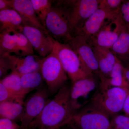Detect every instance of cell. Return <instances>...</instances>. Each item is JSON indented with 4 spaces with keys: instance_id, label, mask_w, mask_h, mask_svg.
<instances>
[{
    "instance_id": "8992f818",
    "label": "cell",
    "mask_w": 129,
    "mask_h": 129,
    "mask_svg": "<svg viewBox=\"0 0 129 129\" xmlns=\"http://www.w3.org/2000/svg\"><path fill=\"white\" fill-rule=\"evenodd\" d=\"M40 72L51 95L56 94L68 80V75L57 55L52 51L42 59Z\"/></svg>"
},
{
    "instance_id": "cb8c5ba5",
    "label": "cell",
    "mask_w": 129,
    "mask_h": 129,
    "mask_svg": "<svg viewBox=\"0 0 129 129\" xmlns=\"http://www.w3.org/2000/svg\"><path fill=\"white\" fill-rule=\"evenodd\" d=\"M31 1L37 17L42 24L45 28L46 19L50 11L53 1L50 0Z\"/></svg>"
},
{
    "instance_id": "6da1fadb",
    "label": "cell",
    "mask_w": 129,
    "mask_h": 129,
    "mask_svg": "<svg viewBox=\"0 0 129 129\" xmlns=\"http://www.w3.org/2000/svg\"><path fill=\"white\" fill-rule=\"evenodd\" d=\"M70 90L71 88L63 86L28 128L59 129L67 125L75 113L83 107L72 100Z\"/></svg>"
},
{
    "instance_id": "4dcf8cb0",
    "label": "cell",
    "mask_w": 129,
    "mask_h": 129,
    "mask_svg": "<svg viewBox=\"0 0 129 129\" xmlns=\"http://www.w3.org/2000/svg\"><path fill=\"white\" fill-rule=\"evenodd\" d=\"M0 129H21L19 125L13 120L8 119L0 118Z\"/></svg>"
},
{
    "instance_id": "4316f807",
    "label": "cell",
    "mask_w": 129,
    "mask_h": 129,
    "mask_svg": "<svg viewBox=\"0 0 129 129\" xmlns=\"http://www.w3.org/2000/svg\"><path fill=\"white\" fill-rule=\"evenodd\" d=\"M112 129H129V117L117 114L111 118Z\"/></svg>"
},
{
    "instance_id": "5bb4252c",
    "label": "cell",
    "mask_w": 129,
    "mask_h": 129,
    "mask_svg": "<svg viewBox=\"0 0 129 129\" xmlns=\"http://www.w3.org/2000/svg\"><path fill=\"white\" fill-rule=\"evenodd\" d=\"M13 9L21 16L23 25L38 28L48 34L37 17L31 0H13Z\"/></svg>"
},
{
    "instance_id": "7402d4cb",
    "label": "cell",
    "mask_w": 129,
    "mask_h": 129,
    "mask_svg": "<svg viewBox=\"0 0 129 129\" xmlns=\"http://www.w3.org/2000/svg\"><path fill=\"white\" fill-rule=\"evenodd\" d=\"M124 66L117 58L107 80L109 85L123 88L129 91V86L125 80L124 74Z\"/></svg>"
},
{
    "instance_id": "d4e9b609",
    "label": "cell",
    "mask_w": 129,
    "mask_h": 129,
    "mask_svg": "<svg viewBox=\"0 0 129 129\" xmlns=\"http://www.w3.org/2000/svg\"><path fill=\"white\" fill-rule=\"evenodd\" d=\"M17 40L18 56H25L34 55V49L28 38L22 32L14 31Z\"/></svg>"
},
{
    "instance_id": "44dd1931",
    "label": "cell",
    "mask_w": 129,
    "mask_h": 129,
    "mask_svg": "<svg viewBox=\"0 0 129 129\" xmlns=\"http://www.w3.org/2000/svg\"><path fill=\"white\" fill-rule=\"evenodd\" d=\"M14 31H4L0 34V56L14 53L18 56L17 40Z\"/></svg>"
},
{
    "instance_id": "e0dca14e",
    "label": "cell",
    "mask_w": 129,
    "mask_h": 129,
    "mask_svg": "<svg viewBox=\"0 0 129 129\" xmlns=\"http://www.w3.org/2000/svg\"><path fill=\"white\" fill-rule=\"evenodd\" d=\"M111 50L125 67H129V29L125 24Z\"/></svg>"
},
{
    "instance_id": "277c9868",
    "label": "cell",
    "mask_w": 129,
    "mask_h": 129,
    "mask_svg": "<svg viewBox=\"0 0 129 129\" xmlns=\"http://www.w3.org/2000/svg\"><path fill=\"white\" fill-rule=\"evenodd\" d=\"M67 125L72 129H112L109 116L90 102L78 110Z\"/></svg>"
},
{
    "instance_id": "8fae6325",
    "label": "cell",
    "mask_w": 129,
    "mask_h": 129,
    "mask_svg": "<svg viewBox=\"0 0 129 129\" xmlns=\"http://www.w3.org/2000/svg\"><path fill=\"white\" fill-rule=\"evenodd\" d=\"M18 31L25 35L34 50L40 56L46 57L53 51L52 37L44 30L29 25H23Z\"/></svg>"
},
{
    "instance_id": "d6a6232c",
    "label": "cell",
    "mask_w": 129,
    "mask_h": 129,
    "mask_svg": "<svg viewBox=\"0 0 129 129\" xmlns=\"http://www.w3.org/2000/svg\"><path fill=\"white\" fill-rule=\"evenodd\" d=\"M123 111L125 115L129 117V92L125 101Z\"/></svg>"
},
{
    "instance_id": "ac0fdd59",
    "label": "cell",
    "mask_w": 129,
    "mask_h": 129,
    "mask_svg": "<svg viewBox=\"0 0 129 129\" xmlns=\"http://www.w3.org/2000/svg\"><path fill=\"white\" fill-rule=\"evenodd\" d=\"M0 23L1 32L19 31L23 25L21 16L13 9L0 11Z\"/></svg>"
},
{
    "instance_id": "5b68a950",
    "label": "cell",
    "mask_w": 129,
    "mask_h": 129,
    "mask_svg": "<svg viewBox=\"0 0 129 129\" xmlns=\"http://www.w3.org/2000/svg\"><path fill=\"white\" fill-rule=\"evenodd\" d=\"M52 39L53 51L56 54L72 83L92 75L86 72L78 56L68 44L58 41L52 37Z\"/></svg>"
},
{
    "instance_id": "ba28073f",
    "label": "cell",
    "mask_w": 129,
    "mask_h": 129,
    "mask_svg": "<svg viewBox=\"0 0 129 129\" xmlns=\"http://www.w3.org/2000/svg\"><path fill=\"white\" fill-rule=\"evenodd\" d=\"M78 56L83 67L90 75L100 74L99 66L92 46L88 40L81 36H73L67 42Z\"/></svg>"
},
{
    "instance_id": "9c48e42d",
    "label": "cell",
    "mask_w": 129,
    "mask_h": 129,
    "mask_svg": "<svg viewBox=\"0 0 129 129\" xmlns=\"http://www.w3.org/2000/svg\"><path fill=\"white\" fill-rule=\"evenodd\" d=\"M100 1H69L70 27L72 35L98 9Z\"/></svg>"
},
{
    "instance_id": "e575fe53",
    "label": "cell",
    "mask_w": 129,
    "mask_h": 129,
    "mask_svg": "<svg viewBox=\"0 0 129 129\" xmlns=\"http://www.w3.org/2000/svg\"><path fill=\"white\" fill-rule=\"evenodd\" d=\"M27 129H30V128H27Z\"/></svg>"
},
{
    "instance_id": "d590c367",
    "label": "cell",
    "mask_w": 129,
    "mask_h": 129,
    "mask_svg": "<svg viewBox=\"0 0 129 129\" xmlns=\"http://www.w3.org/2000/svg\"></svg>"
},
{
    "instance_id": "7c38bea8",
    "label": "cell",
    "mask_w": 129,
    "mask_h": 129,
    "mask_svg": "<svg viewBox=\"0 0 129 129\" xmlns=\"http://www.w3.org/2000/svg\"><path fill=\"white\" fill-rule=\"evenodd\" d=\"M115 19L107 23L98 33L88 41L91 45L111 49L118 40L124 24L120 12L116 19L115 27L113 28L112 26Z\"/></svg>"
},
{
    "instance_id": "f1b7e54d",
    "label": "cell",
    "mask_w": 129,
    "mask_h": 129,
    "mask_svg": "<svg viewBox=\"0 0 129 129\" xmlns=\"http://www.w3.org/2000/svg\"><path fill=\"white\" fill-rule=\"evenodd\" d=\"M11 69L10 61L7 54L0 56V77L5 76Z\"/></svg>"
},
{
    "instance_id": "83f0119b",
    "label": "cell",
    "mask_w": 129,
    "mask_h": 129,
    "mask_svg": "<svg viewBox=\"0 0 129 129\" xmlns=\"http://www.w3.org/2000/svg\"><path fill=\"white\" fill-rule=\"evenodd\" d=\"M6 101L16 102L23 105L24 103V102L10 92L2 83H0V103Z\"/></svg>"
},
{
    "instance_id": "836d02e7",
    "label": "cell",
    "mask_w": 129,
    "mask_h": 129,
    "mask_svg": "<svg viewBox=\"0 0 129 129\" xmlns=\"http://www.w3.org/2000/svg\"><path fill=\"white\" fill-rule=\"evenodd\" d=\"M124 74L125 79L129 86V67H124Z\"/></svg>"
},
{
    "instance_id": "484cf974",
    "label": "cell",
    "mask_w": 129,
    "mask_h": 129,
    "mask_svg": "<svg viewBox=\"0 0 129 129\" xmlns=\"http://www.w3.org/2000/svg\"><path fill=\"white\" fill-rule=\"evenodd\" d=\"M123 1L122 0H101L99 8L107 11L119 13Z\"/></svg>"
},
{
    "instance_id": "1f68e13d",
    "label": "cell",
    "mask_w": 129,
    "mask_h": 129,
    "mask_svg": "<svg viewBox=\"0 0 129 129\" xmlns=\"http://www.w3.org/2000/svg\"><path fill=\"white\" fill-rule=\"evenodd\" d=\"M13 0H0V11L13 9Z\"/></svg>"
},
{
    "instance_id": "30bf717a",
    "label": "cell",
    "mask_w": 129,
    "mask_h": 129,
    "mask_svg": "<svg viewBox=\"0 0 129 129\" xmlns=\"http://www.w3.org/2000/svg\"><path fill=\"white\" fill-rule=\"evenodd\" d=\"M120 13V12L118 13L110 12L98 8L83 26L76 30L75 35L81 36L89 41L108 22L117 18Z\"/></svg>"
},
{
    "instance_id": "2e32d148",
    "label": "cell",
    "mask_w": 129,
    "mask_h": 129,
    "mask_svg": "<svg viewBox=\"0 0 129 129\" xmlns=\"http://www.w3.org/2000/svg\"><path fill=\"white\" fill-rule=\"evenodd\" d=\"M94 75H89L73 83L70 95L73 101L80 104L79 103V99H86L96 88V82Z\"/></svg>"
},
{
    "instance_id": "4fadbf2b",
    "label": "cell",
    "mask_w": 129,
    "mask_h": 129,
    "mask_svg": "<svg viewBox=\"0 0 129 129\" xmlns=\"http://www.w3.org/2000/svg\"><path fill=\"white\" fill-rule=\"evenodd\" d=\"M10 61L11 70L20 75L36 72H40L42 59L35 55L20 56L7 54Z\"/></svg>"
},
{
    "instance_id": "603a6c76",
    "label": "cell",
    "mask_w": 129,
    "mask_h": 129,
    "mask_svg": "<svg viewBox=\"0 0 129 129\" xmlns=\"http://www.w3.org/2000/svg\"><path fill=\"white\" fill-rule=\"evenodd\" d=\"M44 81L40 72H36L21 75L22 87L27 94L38 89L43 85Z\"/></svg>"
},
{
    "instance_id": "d6986e66",
    "label": "cell",
    "mask_w": 129,
    "mask_h": 129,
    "mask_svg": "<svg viewBox=\"0 0 129 129\" xmlns=\"http://www.w3.org/2000/svg\"><path fill=\"white\" fill-rule=\"evenodd\" d=\"M0 83H2L10 92L24 101V98L27 93L22 87L20 75L12 72L9 75L1 79Z\"/></svg>"
},
{
    "instance_id": "52a82bcc",
    "label": "cell",
    "mask_w": 129,
    "mask_h": 129,
    "mask_svg": "<svg viewBox=\"0 0 129 129\" xmlns=\"http://www.w3.org/2000/svg\"><path fill=\"white\" fill-rule=\"evenodd\" d=\"M47 86L43 85L26 100L19 120L21 129H27L42 111L49 101L50 96Z\"/></svg>"
},
{
    "instance_id": "7a4b0ae2",
    "label": "cell",
    "mask_w": 129,
    "mask_h": 129,
    "mask_svg": "<svg viewBox=\"0 0 129 129\" xmlns=\"http://www.w3.org/2000/svg\"><path fill=\"white\" fill-rule=\"evenodd\" d=\"M69 1L53 2L45 21V28L54 39L68 42L72 38L70 27Z\"/></svg>"
},
{
    "instance_id": "ffe728a7",
    "label": "cell",
    "mask_w": 129,
    "mask_h": 129,
    "mask_svg": "<svg viewBox=\"0 0 129 129\" xmlns=\"http://www.w3.org/2000/svg\"><path fill=\"white\" fill-rule=\"evenodd\" d=\"M23 105L14 101L0 103V117L13 120L19 119L23 110Z\"/></svg>"
},
{
    "instance_id": "f546056e",
    "label": "cell",
    "mask_w": 129,
    "mask_h": 129,
    "mask_svg": "<svg viewBox=\"0 0 129 129\" xmlns=\"http://www.w3.org/2000/svg\"><path fill=\"white\" fill-rule=\"evenodd\" d=\"M120 12L125 25L129 29V1H123Z\"/></svg>"
},
{
    "instance_id": "3957f363",
    "label": "cell",
    "mask_w": 129,
    "mask_h": 129,
    "mask_svg": "<svg viewBox=\"0 0 129 129\" xmlns=\"http://www.w3.org/2000/svg\"><path fill=\"white\" fill-rule=\"evenodd\" d=\"M129 92L123 88L111 86L105 81L101 80L99 90L90 102L112 118L123 110Z\"/></svg>"
},
{
    "instance_id": "9a60e30c",
    "label": "cell",
    "mask_w": 129,
    "mask_h": 129,
    "mask_svg": "<svg viewBox=\"0 0 129 129\" xmlns=\"http://www.w3.org/2000/svg\"><path fill=\"white\" fill-rule=\"evenodd\" d=\"M91 46L99 66L100 74L98 76L108 78L117 58L110 48L96 46Z\"/></svg>"
}]
</instances>
